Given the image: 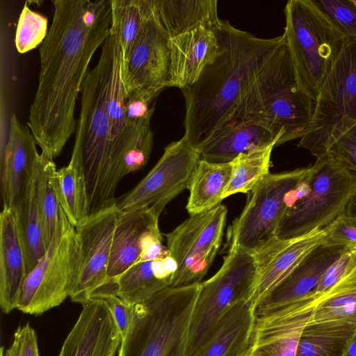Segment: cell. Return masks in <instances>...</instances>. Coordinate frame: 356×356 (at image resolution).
Listing matches in <instances>:
<instances>
[{"label": "cell", "instance_id": "obj_1", "mask_svg": "<svg viewBox=\"0 0 356 356\" xmlns=\"http://www.w3.org/2000/svg\"><path fill=\"white\" fill-rule=\"evenodd\" d=\"M39 49L38 83L27 127L41 153L58 156L76 131V100L92 58L110 35L111 0H54Z\"/></svg>", "mask_w": 356, "mask_h": 356}, {"label": "cell", "instance_id": "obj_2", "mask_svg": "<svg viewBox=\"0 0 356 356\" xmlns=\"http://www.w3.org/2000/svg\"><path fill=\"white\" fill-rule=\"evenodd\" d=\"M215 32L219 49L198 79L181 89L185 102L183 136L198 147L226 125L257 74L284 41L261 38L222 20Z\"/></svg>", "mask_w": 356, "mask_h": 356}, {"label": "cell", "instance_id": "obj_3", "mask_svg": "<svg viewBox=\"0 0 356 356\" xmlns=\"http://www.w3.org/2000/svg\"><path fill=\"white\" fill-rule=\"evenodd\" d=\"M114 42L109 35L96 65L83 81L72 153L83 163L89 216L116 206L115 191L124 177L122 154L112 138L106 106Z\"/></svg>", "mask_w": 356, "mask_h": 356}, {"label": "cell", "instance_id": "obj_4", "mask_svg": "<svg viewBox=\"0 0 356 356\" xmlns=\"http://www.w3.org/2000/svg\"><path fill=\"white\" fill-rule=\"evenodd\" d=\"M314 106L300 85L284 39L248 88L227 124H262L282 136L276 147L305 135Z\"/></svg>", "mask_w": 356, "mask_h": 356}, {"label": "cell", "instance_id": "obj_5", "mask_svg": "<svg viewBox=\"0 0 356 356\" xmlns=\"http://www.w3.org/2000/svg\"><path fill=\"white\" fill-rule=\"evenodd\" d=\"M201 282L170 286L134 305L118 356H186L190 324Z\"/></svg>", "mask_w": 356, "mask_h": 356}, {"label": "cell", "instance_id": "obj_6", "mask_svg": "<svg viewBox=\"0 0 356 356\" xmlns=\"http://www.w3.org/2000/svg\"><path fill=\"white\" fill-rule=\"evenodd\" d=\"M284 36L303 90L316 101L346 38L314 0H289Z\"/></svg>", "mask_w": 356, "mask_h": 356}, {"label": "cell", "instance_id": "obj_7", "mask_svg": "<svg viewBox=\"0 0 356 356\" xmlns=\"http://www.w3.org/2000/svg\"><path fill=\"white\" fill-rule=\"evenodd\" d=\"M308 191L291 205L275 238L291 240L321 229L344 213L356 193V173L329 154L316 159L307 174Z\"/></svg>", "mask_w": 356, "mask_h": 356}, {"label": "cell", "instance_id": "obj_8", "mask_svg": "<svg viewBox=\"0 0 356 356\" xmlns=\"http://www.w3.org/2000/svg\"><path fill=\"white\" fill-rule=\"evenodd\" d=\"M81 265V245L75 227L59 206L56 227L45 253L22 285L17 309L40 316L70 297Z\"/></svg>", "mask_w": 356, "mask_h": 356}, {"label": "cell", "instance_id": "obj_9", "mask_svg": "<svg viewBox=\"0 0 356 356\" xmlns=\"http://www.w3.org/2000/svg\"><path fill=\"white\" fill-rule=\"evenodd\" d=\"M356 124V39H346L315 101L307 132L298 143L316 159Z\"/></svg>", "mask_w": 356, "mask_h": 356}, {"label": "cell", "instance_id": "obj_10", "mask_svg": "<svg viewBox=\"0 0 356 356\" xmlns=\"http://www.w3.org/2000/svg\"><path fill=\"white\" fill-rule=\"evenodd\" d=\"M259 273L255 255L229 248L220 268L201 282L190 324L186 356L198 349L234 306L252 300Z\"/></svg>", "mask_w": 356, "mask_h": 356}, {"label": "cell", "instance_id": "obj_11", "mask_svg": "<svg viewBox=\"0 0 356 356\" xmlns=\"http://www.w3.org/2000/svg\"><path fill=\"white\" fill-rule=\"evenodd\" d=\"M308 168L269 173L250 192L248 200L228 230L229 248L257 254L275 238L277 226L291 205L293 191Z\"/></svg>", "mask_w": 356, "mask_h": 356}, {"label": "cell", "instance_id": "obj_12", "mask_svg": "<svg viewBox=\"0 0 356 356\" xmlns=\"http://www.w3.org/2000/svg\"><path fill=\"white\" fill-rule=\"evenodd\" d=\"M224 205L191 216L165 234L167 248L177 264L171 286L202 282L220 248L226 222Z\"/></svg>", "mask_w": 356, "mask_h": 356}, {"label": "cell", "instance_id": "obj_13", "mask_svg": "<svg viewBox=\"0 0 356 356\" xmlns=\"http://www.w3.org/2000/svg\"><path fill=\"white\" fill-rule=\"evenodd\" d=\"M200 152L184 136L168 144L153 168L118 199V211L148 207L160 216L167 204L188 188Z\"/></svg>", "mask_w": 356, "mask_h": 356}, {"label": "cell", "instance_id": "obj_14", "mask_svg": "<svg viewBox=\"0 0 356 356\" xmlns=\"http://www.w3.org/2000/svg\"><path fill=\"white\" fill-rule=\"evenodd\" d=\"M170 40L153 4L131 51L122 60L125 98L137 93L155 101L163 90L171 87Z\"/></svg>", "mask_w": 356, "mask_h": 356}, {"label": "cell", "instance_id": "obj_15", "mask_svg": "<svg viewBox=\"0 0 356 356\" xmlns=\"http://www.w3.org/2000/svg\"><path fill=\"white\" fill-rule=\"evenodd\" d=\"M118 210L115 207L88 216L75 227L81 245V265L70 296L82 305L102 299L111 281L107 275Z\"/></svg>", "mask_w": 356, "mask_h": 356}, {"label": "cell", "instance_id": "obj_16", "mask_svg": "<svg viewBox=\"0 0 356 356\" xmlns=\"http://www.w3.org/2000/svg\"><path fill=\"white\" fill-rule=\"evenodd\" d=\"M315 305L311 293L299 301L257 316L246 356H296L299 339Z\"/></svg>", "mask_w": 356, "mask_h": 356}, {"label": "cell", "instance_id": "obj_17", "mask_svg": "<svg viewBox=\"0 0 356 356\" xmlns=\"http://www.w3.org/2000/svg\"><path fill=\"white\" fill-rule=\"evenodd\" d=\"M122 341L106 300L84 305L58 356H115Z\"/></svg>", "mask_w": 356, "mask_h": 356}, {"label": "cell", "instance_id": "obj_18", "mask_svg": "<svg viewBox=\"0 0 356 356\" xmlns=\"http://www.w3.org/2000/svg\"><path fill=\"white\" fill-rule=\"evenodd\" d=\"M348 246L321 243L298 264L256 305V316L273 312L308 296L327 269Z\"/></svg>", "mask_w": 356, "mask_h": 356}, {"label": "cell", "instance_id": "obj_19", "mask_svg": "<svg viewBox=\"0 0 356 356\" xmlns=\"http://www.w3.org/2000/svg\"><path fill=\"white\" fill-rule=\"evenodd\" d=\"M28 127L21 124L13 113L8 137L1 154L0 182L3 207L14 208L22 200L31 183L39 154Z\"/></svg>", "mask_w": 356, "mask_h": 356}, {"label": "cell", "instance_id": "obj_20", "mask_svg": "<svg viewBox=\"0 0 356 356\" xmlns=\"http://www.w3.org/2000/svg\"><path fill=\"white\" fill-rule=\"evenodd\" d=\"M159 216L148 207L118 211L107 275L116 279L136 264L145 248L161 238Z\"/></svg>", "mask_w": 356, "mask_h": 356}, {"label": "cell", "instance_id": "obj_21", "mask_svg": "<svg viewBox=\"0 0 356 356\" xmlns=\"http://www.w3.org/2000/svg\"><path fill=\"white\" fill-rule=\"evenodd\" d=\"M28 275L24 250L13 208L3 207L0 214V306L8 314L17 309Z\"/></svg>", "mask_w": 356, "mask_h": 356}, {"label": "cell", "instance_id": "obj_22", "mask_svg": "<svg viewBox=\"0 0 356 356\" xmlns=\"http://www.w3.org/2000/svg\"><path fill=\"white\" fill-rule=\"evenodd\" d=\"M218 49L215 31L204 26L171 38V87L181 90L193 85Z\"/></svg>", "mask_w": 356, "mask_h": 356}, {"label": "cell", "instance_id": "obj_23", "mask_svg": "<svg viewBox=\"0 0 356 356\" xmlns=\"http://www.w3.org/2000/svg\"><path fill=\"white\" fill-rule=\"evenodd\" d=\"M277 135L268 127L252 122L227 124L213 133L198 147L200 159L211 163H231L238 155L277 143Z\"/></svg>", "mask_w": 356, "mask_h": 356}, {"label": "cell", "instance_id": "obj_24", "mask_svg": "<svg viewBox=\"0 0 356 356\" xmlns=\"http://www.w3.org/2000/svg\"><path fill=\"white\" fill-rule=\"evenodd\" d=\"M250 300L234 306L191 356H246L256 319Z\"/></svg>", "mask_w": 356, "mask_h": 356}, {"label": "cell", "instance_id": "obj_25", "mask_svg": "<svg viewBox=\"0 0 356 356\" xmlns=\"http://www.w3.org/2000/svg\"><path fill=\"white\" fill-rule=\"evenodd\" d=\"M176 270L168 250L158 257L139 261L116 278V296L133 305L143 303L171 286Z\"/></svg>", "mask_w": 356, "mask_h": 356}, {"label": "cell", "instance_id": "obj_26", "mask_svg": "<svg viewBox=\"0 0 356 356\" xmlns=\"http://www.w3.org/2000/svg\"><path fill=\"white\" fill-rule=\"evenodd\" d=\"M154 9L171 38L199 26L214 31L221 22L216 0H154Z\"/></svg>", "mask_w": 356, "mask_h": 356}, {"label": "cell", "instance_id": "obj_27", "mask_svg": "<svg viewBox=\"0 0 356 356\" xmlns=\"http://www.w3.org/2000/svg\"><path fill=\"white\" fill-rule=\"evenodd\" d=\"M325 235L323 228L292 240L259 270L252 298L255 307L307 254L323 243Z\"/></svg>", "mask_w": 356, "mask_h": 356}, {"label": "cell", "instance_id": "obj_28", "mask_svg": "<svg viewBox=\"0 0 356 356\" xmlns=\"http://www.w3.org/2000/svg\"><path fill=\"white\" fill-rule=\"evenodd\" d=\"M232 174V163H216L200 159L188 189L186 209L191 216L220 204Z\"/></svg>", "mask_w": 356, "mask_h": 356}, {"label": "cell", "instance_id": "obj_29", "mask_svg": "<svg viewBox=\"0 0 356 356\" xmlns=\"http://www.w3.org/2000/svg\"><path fill=\"white\" fill-rule=\"evenodd\" d=\"M309 323L356 325V266L329 290L315 298Z\"/></svg>", "mask_w": 356, "mask_h": 356}, {"label": "cell", "instance_id": "obj_30", "mask_svg": "<svg viewBox=\"0 0 356 356\" xmlns=\"http://www.w3.org/2000/svg\"><path fill=\"white\" fill-rule=\"evenodd\" d=\"M55 184L59 206L77 227L89 216L86 176L78 156L72 154L68 165L56 170Z\"/></svg>", "mask_w": 356, "mask_h": 356}, {"label": "cell", "instance_id": "obj_31", "mask_svg": "<svg viewBox=\"0 0 356 356\" xmlns=\"http://www.w3.org/2000/svg\"><path fill=\"white\" fill-rule=\"evenodd\" d=\"M13 209L17 218L29 273L47 250L42 215L36 194L34 172L32 180L22 200Z\"/></svg>", "mask_w": 356, "mask_h": 356}, {"label": "cell", "instance_id": "obj_32", "mask_svg": "<svg viewBox=\"0 0 356 356\" xmlns=\"http://www.w3.org/2000/svg\"><path fill=\"white\" fill-rule=\"evenodd\" d=\"M355 324L309 323L302 332L296 356H343Z\"/></svg>", "mask_w": 356, "mask_h": 356}, {"label": "cell", "instance_id": "obj_33", "mask_svg": "<svg viewBox=\"0 0 356 356\" xmlns=\"http://www.w3.org/2000/svg\"><path fill=\"white\" fill-rule=\"evenodd\" d=\"M111 3L110 35L119 43L125 60L152 10L154 0H111Z\"/></svg>", "mask_w": 356, "mask_h": 356}, {"label": "cell", "instance_id": "obj_34", "mask_svg": "<svg viewBox=\"0 0 356 356\" xmlns=\"http://www.w3.org/2000/svg\"><path fill=\"white\" fill-rule=\"evenodd\" d=\"M56 170L53 159L42 153L38 154L34 168V178L47 249L52 239L58 219L59 204L55 184Z\"/></svg>", "mask_w": 356, "mask_h": 356}, {"label": "cell", "instance_id": "obj_35", "mask_svg": "<svg viewBox=\"0 0 356 356\" xmlns=\"http://www.w3.org/2000/svg\"><path fill=\"white\" fill-rule=\"evenodd\" d=\"M276 143L238 155L232 163V174L223 199L235 193L250 192L270 172V157Z\"/></svg>", "mask_w": 356, "mask_h": 356}, {"label": "cell", "instance_id": "obj_36", "mask_svg": "<svg viewBox=\"0 0 356 356\" xmlns=\"http://www.w3.org/2000/svg\"><path fill=\"white\" fill-rule=\"evenodd\" d=\"M48 19L31 10L26 2L19 17L15 43L17 51L24 54L41 44L48 33Z\"/></svg>", "mask_w": 356, "mask_h": 356}, {"label": "cell", "instance_id": "obj_37", "mask_svg": "<svg viewBox=\"0 0 356 356\" xmlns=\"http://www.w3.org/2000/svg\"><path fill=\"white\" fill-rule=\"evenodd\" d=\"M346 39H356V6L352 0H314Z\"/></svg>", "mask_w": 356, "mask_h": 356}, {"label": "cell", "instance_id": "obj_38", "mask_svg": "<svg viewBox=\"0 0 356 356\" xmlns=\"http://www.w3.org/2000/svg\"><path fill=\"white\" fill-rule=\"evenodd\" d=\"M356 266V248L348 247L327 269L312 292L316 298L329 290Z\"/></svg>", "mask_w": 356, "mask_h": 356}, {"label": "cell", "instance_id": "obj_39", "mask_svg": "<svg viewBox=\"0 0 356 356\" xmlns=\"http://www.w3.org/2000/svg\"><path fill=\"white\" fill-rule=\"evenodd\" d=\"M323 229L324 243L356 248V219L343 213Z\"/></svg>", "mask_w": 356, "mask_h": 356}, {"label": "cell", "instance_id": "obj_40", "mask_svg": "<svg viewBox=\"0 0 356 356\" xmlns=\"http://www.w3.org/2000/svg\"><path fill=\"white\" fill-rule=\"evenodd\" d=\"M327 154L356 173V124L332 145Z\"/></svg>", "mask_w": 356, "mask_h": 356}, {"label": "cell", "instance_id": "obj_41", "mask_svg": "<svg viewBox=\"0 0 356 356\" xmlns=\"http://www.w3.org/2000/svg\"><path fill=\"white\" fill-rule=\"evenodd\" d=\"M124 117L127 127H136L142 121L152 118L155 108V101L137 93H132L124 99Z\"/></svg>", "mask_w": 356, "mask_h": 356}, {"label": "cell", "instance_id": "obj_42", "mask_svg": "<svg viewBox=\"0 0 356 356\" xmlns=\"http://www.w3.org/2000/svg\"><path fill=\"white\" fill-rule=\"evenodd\" d=\"M8 348L12 356H40L37 335L29 323L17 328Z\"/></svg>", "mask_w": 356, "mask_h": 356}, {"label": "cell", "instance_id": "obj_43", "mask_svg": "<svg viewBox=\"0 0 356 356\" xmlns=\"http://www.w3.org/2000/svg\"><path fill=\"white\" fill-rule=\"evenodd\" d=\"M108 305L122 340L127 335L134 318V305L127 303L117 296L105 299Z\"/></svg>", "mask_w": 356, "mask_h": 356}, {"label": "cell", "instance_id": "obj_44", "mask_svg": "<svg viewBox=\"0 0 356 356\" xmlns=\"http://www.w3.org/2000/svg\"><path fill=\"white\" fill-rule=\"evenodd\" d=\"M343 356H356V330L348 341Z\"/></svg>", "mask_w": 356, "mask_h": 356}, {"label": "cell", "instance_id": "obj_45", "mask_svg": "<svg viewBox=\"0 0 356 356\" xmlns=\"http://www.w3.org/2000/svg\"><path fill=\"white\" fill-rule=\"evenodd\" d=\"M343 213L349 217L356 219V193L350 197Z\"/></svg>", "mask_w": 356, "mask_h": 356}, {"label": "cell", "instance_id": "obj_46", "mask_svg": "<svg viewBox=\"0 0 356 356\" xmlns=\"http://www.w3.org/2000/svg\"><path fill=\"white\" fill-rule=\"evenodd\" d=\"M353 3L356 6V0H352Z\"/></svg>", "mask_w": 356, "mask_h": 356}, {"label": "cell", "instance_id": "obj_47", "mask_svg": "<svg viewBox=\"0 0 356 356\" xmlns=\"http://www.w3.org/2000/svg\"><path fill=\"white\" fill-rule=\"evenodd\" d=\"M3 356H11L10 354H6L5 355Z\"/></svg>", "mask_w": 356, "mask_h": 356}]
</instances>
